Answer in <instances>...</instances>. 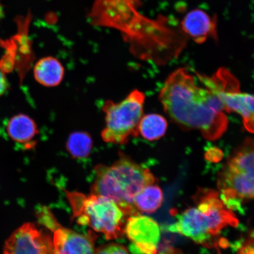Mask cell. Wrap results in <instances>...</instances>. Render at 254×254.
Listing matches in <instances>:
<instances>
[{
  "label": "cell",
  "instance_id": "6da1fadb",
  "mask_svg": "<svg viewBox=\"0 0 254 254\" xmlns=\"http://www.w3.org/2000/svg\"><path fill=\"white\" fill-rule=\"evenodd\" d=\"M159 100L168 117L184 130H198L209 141L227 131L228 120L221 100L207 88L198 86L186 68L168 76Z\"/></svg>",
  "mask_w": 254,
  "mask_h": 254
},
{
  "label": "cell",
  "instance_id": "7a4b0ae2",
  "mask_svg": "<svg viewBox=\"0 0 254 254\" xmlns=\"http://www.w3.org/2000/svg\"><path fill=\"white\" fill-rule=\"evenodd\" d=\"M95 174L91 193L112 199L128 217L139 214L134 205L136 195L156 182L150 170L122 152L111 166L97 165Z\"/></svg>",
  "mask_w": 254,
  "mask_h": 254
},
{
  "label": "cell",
  "instance_id": "3957f363",
  "mask_svg": "<svg viewBox=\"0 0 254 254\" xmlns=\"http://www.w3.org/2000/svg\"><path fill=\"white\" fill-rule=\"evenodd\" d=\"M193 200L196 206L178 215L177 221L169 227L171 232L207 247L224 227L238 225L236 216L214 190L199 189Z\"/></svg>",
  "mask_w": 254,
  "mask_h": 254
},
{
  "label": "cell",
  "instance_id": "277c9868",
  "mask_svg": "<svg viewBox=\"0 0 254 254\" xmlns=\"http://www.w3.org/2000/svg\"><path fill=\"white\" fill-rule=\"evenodd\" d=\"M65 192L73 218L78 224L102 233L108 240L122 238L125 234L128 217L112 199L93 193L86 195L78 192Z\"/></svg>",
  "mask_w": 254,
  "mask_h": 254
},
{
  "label": "cell",
  "instance_id": "5b68a950",
  "mask_svg": "<svg viewBox=\"0 0 254 254\" xmlns=\"http://www.w3.org/2000/svg\"><path fill=\"white\" fill-rule=\"evenodd\" d=\"M218 188L228 208L254 201V139L246 138L234 151L219 173Z\"/></svg>",
  "mask_w": 254,
  "mask_h": 254
},
{
  "label": "cell",
  "instance_id": "8992f818",
  "mask_svg": "<svg viewBox=\"0 0 254 254\" xmlns=\"http://www.w3.org/2000/svg\"><path fill=\"white\" fill-rule=\"evenodd\" d=\"M145 101V94L135 89L119 102L105 101L102 107L105 126L101 132L103 140L110 144L125 145L131 137H138Z\"/></svg>",
  "mask_w": 254,
  "mask_h": 254
},
{
  "label": "cell",
  "instance_id": "52a82bcc",
  "mask_svg": "<svg viewBox=\"0 0 254 254\" xmlns=\"http://www.w3.org/2000/svg\"><path fill=\"white\" fill-rule=\"evenodd\" d=\"M139 0H95L90 13V19L95 25L114 28L120 32L123 37L132 23L125 41L128 44L130 52L140 60L141 42L134 21L142 23L150 20L139 12Z\"/></svg>",
  "mask_w": 254,
  "mask_h": 254
},
{
  "label": "cell",
  "instance_id": "ba28073f",
  "mask_svg": "<svg viewBox=\"0 0 254 254\" xmlns=\"http://www.w3.org/2000/svg\"><path fill=\"white\" fill-rule=\"evenodd\" d=\"M195 74L204 87L221 100L225 112L239 114L245 128L254 134V94L242 93L239 81L226 68L219 69L211 77Z\"/></svg>",
  "mask_w": 254,
  "mask_h": 254
},
{
  "label": "cell",
  "instance_id": "9c48e42d",
  "mask_svg": "<svg viewBox=\"0 0 254 254\" xmlns=\"http://www.w3.org/2000/svg\"><path fill=\"white\" fill-rule=\"evenodd\" d=\"M43 225L54 233L50 254H94L97 237L91 231L82 234L64 228L53 214L46 219Z\"/></svg>",
  "mask_w": 254,
  "mask_h": 254
},
{
  "label": "cell",
  "instance_id": "30bf717a",
  "mask_svg": "<svg viewBox=\"0 0 254 254\" xmlns=\"http://www.w3.org/2000/svg\"><path fill=\"white\" fill-rule=\"evenodd\" d=\"M52 241L34 224L25 223L5 241L3 254H50Z\"/></svg>",
  "mask_w": 254,
  "mask_h": 254
},
{
  "label": "cell",
  "instance_id": "8fae6325",
  "mask_svg": "<svg viewBox=\"0 0 254 254\" xmlns=\"http://www.w3.org/2000/svg\"><path fill=\"white\" fill-rule=\"evenodd\" d=\"M125 234L139 253L157 254L160 243V226L153 219L136 214L127 218Z\"/></svg>",
  "mask_w": 254,
  "mask_h": 254
},
{
  "label": "cell",
  "instance_id": "7c38bea8",
  "mask_svg": "<svg viewBox=\"0 0 254 254\" xmlns=\"http://www.w3.org/2000/svg\"><path fill=\"white\" fill-rule=\"evenodd\" d=\"M186 36L197 44H202L209 39H218V18L201 9L188 12L180 24Z\"/></svg>",
  "mask_w": 254,
  "mask_h": 254
},
{
  "label": "cell",
  "instance_id": "4fadbf2b",
  "mask_svg": "<svg viewBox=\"0 0 254 254\" xmlns=\"http://www.w3.org/2000/svg\"><path fill=\"white\" fill-rule=\"evenodd\" d=\"M64 75L65 68L62 63L54 57H44L34 65V78L43 86H58L62 83Z\"/></svg>",
  "mask_w": 254,
  "mask_h": 254
},
{
  "label": "cell",
  "instance_id": "5bb4252c",
  "mask_svg": "<svg viewBox=\"0 0 254 254\" xmlns=\"http://www.w3.org/2000/svg\"><path fill=\"white\" fill-rule=\"evenodd\" d=\"M8 134L12 140L33 147V139L39 134L36 123L29 116L20 114L12 117L7 125ZM34 145V144H33Z\"/></svg>",
  "mask_w": 254,
  "mask_h": 254
},
{
  "label": "cell",
  "instance_id": "9a60e30c",
  "mask_svg": "<svg viewBox=\"0 0 254 254\" xmlns=\"http://www.w3.org/2000/svg\"><path fill=\"white\" fill-rule=\"evenodd\" d=\"M167 127L166 119L160 114H144L138 126V136L148 141H157L166 134Z\"/></svg>",
  "mask_w": 254,
  "mask_h": 254
},
{
  "label": "cell",
  "instance_id": "2e32d148",
  "mask_svg": "<svg viewBox=\"0 0 254 254\" xmlns=\"http://www.w3.org/2000/svg\"><path fill=\"white\" fill-rule=\"evenodd\" d=\"M163 199V193L160 187L151 184L145 187L136 195L134 205L139 212L152 213L160 208Z\"/></svg>",
  "mask_w": 254,
  "mask_h": 254
},
{
  "label": "cell",
  "instance_id": "e0dca14e",
  "mask_svg": "<svg viewBox=\"0 0 254 254\" xmlns=\"http://www.w3.org/2000/svg\"><path fill=\"white\" fill-rule=\"evenodd\" d=\"M93 147L91 136L85 131L71 133L66 142V149L74 159H85L90 155Z\"/></svg>",
  "mask_w": 254,
  "mask_h": 254
},
{
  "label": "cell",
  "instance_id": "ac0fdd59",
  "mask_svg": "<svg viewBox=\"0 0 254 254\" xmlns=\"http://www.w3.org/2000/svg\"><path fill=\"white\" fill-rule=\"evenodd\" d=\"M94 254H131L127 248L121 244L110 243L97 248Z\"/></svg>",
  "mask_w": 254,
  "mask_h": 254
},
{
  "label": "cell",
  "instance_id": "d6986e66",
  "mask_svg": "<svg viewBox=\"0 0 254 254\" xmlns=\"http://www.w3.org/2000/svg\"><path fill=\"white\" fill-rule=\"evenodd\" d=\"M206 156L209 161L217 162L222 156V151L217 148H211L206 152Z\"/></svg>",
  "mask_w": 254,
  "mask_h": 254
},
{
  "label": "cell",
  "instance_id": "ffe728a7",
  "mask_svg": "<svg viewBox=\"0 0 254 254\" xmlns=\"http://www.w3.org/2000/svg\"><path fill=\"white\" fill-rule=\"evenodd\" d=\"M9 87V83L7 78L3 73L0 71V96L5 93Z\"/></svg>",
  "mask_w": 254,
  "mask_h": 254
}]
</instances>
